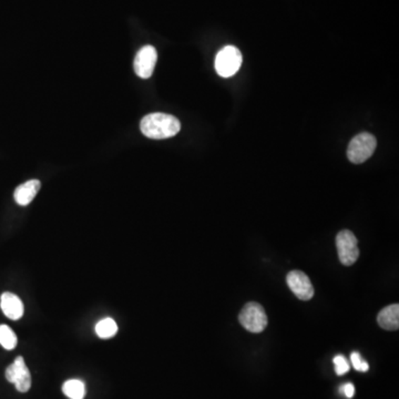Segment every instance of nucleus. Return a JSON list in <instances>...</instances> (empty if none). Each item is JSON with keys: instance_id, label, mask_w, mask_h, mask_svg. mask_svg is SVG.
<instances>
[{"instance_id": "dca6fc26", "label": "nucleus", "mask_w": 399, "mask_h": 399, "mask_svg": "<svg viewBox=\"0 0 399 399\" xmlns=\"http://www.w3.org/2000/svg\"><path fill=\"white\" fill-rule=\"evenodd\" d=\"M350 362H352V367L355 368L358 372H367L369 369V365L366 363L365 360H362L358 352H354L350 354Z\"/></svg>"}, {"instance_id": "1a4fd4ad", "label": "nucleus", "mask_w": 399, "mask_h": 399, "mask_svg": "<svg viewBox=\"0 0 399 399\" xmlns=\"http://www.w3.org/2000/svg\"><path fill=\"white\" fill-rule=\"evenodd\" d=\"M0 307L6 317L13 321L20 319L24 315V303L16 294L5 292L0 296Z\"/></svg>"}, {"instance_id": "9d476101", "label": "nucleus", "mask_w": 399, "mask_h": 399, "mask_svg": "<svg viewBox=\"0 0 399 399\" xmlns=\"http://www.w3.org/2000/svg\"><path fill=\"white\" fill-rule=\"evenodd\" d=\"M40 187H42V183H40L39 180H30V181L20 184V185L17 187V189L15 190V193H13L15 201H16L19 205L26 207L29 203H32L37 193L39 192Z\"/></svg>"}, {"instance_id": "20e7f679", "label": "nucleus", "mask_w": 399, "mask_h": 399, "mask_svg": "<svg viewBox=\"0 0 399 399\" xmlns=\"http://www.w3.org/2000/svg\"><path fill=\"white\" fill-rule=\"evenodd\" d=\"M242 55L234 46H226L218 52L216 58V70L222 78H230L240 70Z\"/></svg>"}, {"instance_id": "2eb2a0df", "label": "nucleus", "mask_w": 399, "mask_h": 399, "mask_svg": "<svg viewBox=\"0 0 399 399\" xmlns=\"http://www.w3.org/2000/svg\"><path fill=\"white\" fill-rule=\"evenodd\" d=\"M333 362H334L335 372H336L337 375L342 376L350 371V364H348V360L344 356H335Z\"/></svg>"}, {"instance_id": "f8f14e48", "label": "nucleus", "mask_w": 399, "mask_h": 399, "mask_svg": "<svg viewBox=\"0 0 399 399\" xmlns=\"http://www.w3.org/2000/svg\"><path fill=\"white\" fill-rule=\"evenodd\" d=\"M63 394L70 399H83L86 397V385L80 379H69L63 385Z\"/></svg>"}, {"instance_id": "f03ea898", "label": "nucleus", "mask_w": 399, "mask_h": 399, "mask_svg": "<svg viewBox=\"0 0 399 399\" xmlns=\"http://www.w3.org/2000/svg\"><path fill=\"white\" fill-rule=\"evenodd\" d=\"M377 147V140L373 135L368 133H360L352 137L348 145V160L352 164H360L373 156Z\"/></svg>"}, {"instance_id": "39448f33", "label": "nucleus", "mask_w": 399, "mask_h": 399, "mask_svg": "<svg viewBox=\"0 0 399 399\" xmlns=\"http://www.w3.org/2000/svg\"><path fill=\"white\" fill-rule=\"evenodd\" d=\"M336 247L338 259L345 266H350L360 257V249L356 236L348 230H343L336 236Z\"/></svg>"}, {"instance_id": "4468645a", "label": "nucleus", "mask_w": 399, "mask_h": 399, "mask_svg": "<svg viewBox=\"0 0 399 399\" xmlns=\"http://www.w3.org/2000/svg\"><path fill=\"white\" fill-rule=\"evenodd\" d=\"M18 338L8 325H0V345L5 350H13L16 348Z\"/></svg>"}, {"instance_id": "7ed1b4c3", "label": "nucleus", "mask_w": 399, "mask_h": 399, "mask_svg": "<svg viewBox=\"0 0 399 399\" xmlns=\"http://www.w3.org/2000/svg\"><path fill=\"white\" fill-rule=\"evenodd\" d=\"M239 321L244 329L251 333H262L266 329V313L263 306L257 302H249L244 305L239 315Z\"/></svg>"}, {"instance_id": "9b49d317", "label": "nucleus", "mask_w": 399, "mask_h": 399, "mask_svg": "<svg viewBox=\"0 0 399 399\" xmlns=\"http://www.w3.org/2000/svg\"><path fill=\"white\" fill-rule=\"evenodd\" d=\"M379 326L386 331H397L399 327V305L393 304L379 312L377 317Z\"/></svg>"}, {"instance_id": "ddd939ff", "label": "nucleus", "mask_w": 399, "mask_h": 399, "mask_svg": "<svg viewBox=\"0 0 399 399\" xmlns=\"http://www.w3.org/2000/svg\"><path fill=\"white\" fill-rule=\"evenodd\" d=\"M96 333L100 338H104V340L111 338L118 333L117 323L114 321V319H110V317L102 319V321L97 323Z\"/></svg>"}, {"instance_id": "6e6552de", "label": "nucleus", "mask_w": 399, "mask_h": 399, "mask_svg": "<svg viewBox=\"0 0 399 399\" xmlns=\"http://www.w3.org/2000/svg\"><path fill=\"white\" fill-rule=\"evenodd\" d=\"M288 288L302 301H309L314 296V288L309 276L301 271H292L286 276Z\"/></svg>"}, {"instance_id": "f3484780", "label": "nucleus", "mask_w": 399, "mask_h": 399, "mask_svg": "<svg viewBox=\"0 0 399 399\" xmlns=\"http://www.w3.org/2000/svg\"><path fill=\"white\" fill-rule=\"evenodd\" d=\"M340 391L344 393L345 396L348 397V398H352L354 394H355V387L350 383H345L344 386L340 387Z\"/></svg>"}, {"instance_id": "423d86ee", "label": "nucleus", "mask_w": 399, "mask_h": 399, "mask_svg": "<svg viewBox=\"0 0 399 399\" xmlns=\"http://www.w3.org/2000/svg\"><path fill=\"white\" fill-rule=\"evenodd\" d=\"M6 379L13 383L20 393H27L32 387V375L23 356H18L6 369Z\"/></svg>"}, {"instance_id": "0eeeda50", "label": "nucleus", "mask_w": 399, "mask_h": 399, "mask_svg": "<svg viewBox=\"0 0 399 399\" xmlns=\"http://www.w3.org/2000/svg\"><path fill=\"white\" fill-rule=\"evenodd\" d=\"M158 60V52L153 46H145L137 51L135 58V73L142 79H149L152 75Z\"/></svg>"}, {"instance_id": "f257e3e1", "label": "nucleus", "mask_w": 399, "mask_h": 399, "mask_svg": "<svg viewBox=\"0 0 399 399\" xmlns=\"http://www.w3.org/2000/svg\"><path fill=\"white\" fill-rule=\"evenodd\" d=\"M140 129L145 137L154 140H162L178 135L181 130V123L171 114L156 112L145 116L141 120Z\"/></svg>"}]
</instances>
